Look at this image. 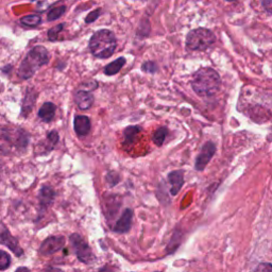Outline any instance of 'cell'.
Returning <instances> with one entry per match:
<instances>
[{
  "label": "cell",
  "mask_w": 272,
  "mask_h": 272,
  "mask_svg": "<svg viewBox=\"0 0 272 272\" xmlns=\"http://www.w3.org/2000/svg\"><path fill=\"white\" fill-rule=\"evenodd\" d=\"M221 85L219 75L213 68H200L193 77L192 86L195 93L201 97H211L218 92Z\"/></svg>",
  "instance_id": "6da1fadb"
},
{
  "label": "cell",
  "mask_w": 272,
  "mask_h": 272,
  "mask_svg": "<svg viewBox=\"0 0 272 272\" xmlns=\"http://www.w3.org/2000/svg\"><path fill=\"white\" fill-rule=\"evenodd\" d=\"M116 38L112 31L102 29L95 32L89 40V49L93 56L99 59H107L114 53Z\"/></svg>",
  "instance_id": "7a4b0ae2"
},
{
  "label": "cell",
  "mask_w": 272,
  "mask_h": 272,
  "mask_svg": "<svg viewBox=\"0 0 272 272\" xmlns=\"http://www.w3.org/2000/svg\"><path fill=\"white\" fill-rule=\"evenodd\" d=\"M48 62V50L44 46H35L28 52L25 60L22 62L20 69H18V76L24 80L30 79L35 74L38 68L43 65H46Z\"/></svg>",
  "instance_id": "3957f363"
},
{
  "label": "cell",
  "mask_w": 272,
  "mask_h": 272,
  "mask_svg": "<svg viewBox=\"0 0 272 272\" xmlns=\"http://www.w3.org/2000/svg\"><path fill=\"white\" fill-rule=\"evenodd\" d=\"M29 143V136L23 129H12L0 125V150L4 153H11L12 149H26Z\"/></svg>",
  "instance_id": "277c9868"
},
{
  "label": "cell",
  "mask_w": 272,
  "mask_h": 272,
  "mask_svg": "<svg viewBox=\"0 0 272 272\" xmlns=\"http://www.w3.org/2000/svg\"><path fill=\"white\" fill-rule=\"evenodd\" d=\"M216 42L215 34L205 28H197L192 30L186 38V46L189 50L204 51L212 47Z\"/></svg>",
  "instance_id": "5b68a950"
},
{
  "label": "cell",
  "mask_w": 272,
  "mask_h": 272,
  "mask_svg": "<svg viewBox=\"0 0 272 272\" xmlns=\"http://www.w3.org/2000/svg\"><path fill=\"white\" fill-rule=\"evenodd\" d=\"M69 240L71 247L75 250L78 259L81 262H83V264H89V262L93 261L94 259L93 251L81 235L77 233L71 234Z\"/></svg>",
  "instance_id": "8992f818"
},
{
  "label": "cell",
  "mask_w": 272,
  "mask_h": 272,
  "mask_svg": "<svg viewBox=\"0 0 272 272\" xmlns=\"http://www.w3.org/2000/svg\"><path fill=\"white\" fill-rule=\"evenodd\" d=\"M65 246L64 236H50L45 239L39 249V253L43 256H49L57 253Z\"/></svg>",
  "instance_id": "52a82bcc"
},
{
  "label": "cell",
  "mask_w": 272,
  "mask_h": 272,
  "mask_svg": "<svg viewBox=\"0 0 272 272\" xmlns=\"http://www.w3.org/2000/svg\"><path fill=\"white\" fill-rule=\"evenodd\" d=\"M216 153V146L213 142H207L204 144L200 153L198 154V157L195 162V168L198 171H203L205 167L207 166L208 163L211 162L213 157Z\"/></svg>",
  "instance_id": "ba28073f"
},
{
  "label": "cell",
  "mask_w": 272,
  "mask_h": 272,
  "mask_svg": "<svg viewBox=\"0 0 272 272\" xmlns=\"http://www.w3.org/2000/svg\"><path fill=\"white\" fill-rule=\"evenodd\" d=\"M0 243L5 244L7 248L13 251V253L17 257H20L24 254V251L20 246V243H18V240L14 236H12L11 233L9 232L6 226H2V228H0Z\"/></svg>",
  "instance_id": "9c48e42d"
},
{
  "label": "cell",
  "mask_w": 272,
  "mask_h": 272,
  "mask_svg": "<svg viewBox=\"0 0 272 272\" xmlns=\"http://www.w3.org/2000/svg\"><path fill=\"white\" fill-rule=\"evenodd\" d=\"M133 215L134 213L131 208H125L120 218L115 223L113 231L118 234L128 233L131 230V226H132Z\"/></svg>",
  "instance_id": "30bf717a"
},
{
  "label": "cell",
  "mask_w": 272,
  "mask_h": 272,
  "mask_svg": "<svg viewBox=\"0 0 272 272\" xmlns=\"http://www.w3.org/2000/svg\"><path fill=\"white\" fill-rule=\"evenodd\" d=\"M168 181L171 185L170 194L172 196H177L181 188L184 185V171L183 170L171 171L168 175Z\"/></svg>",
  "instance_id": "8fae6325"
},
{
  "label": "cell",
  "mask_w": 272,
  "mask_h": 272,
  "mask_svg": "<svg viewBox=\"0 0 272 272\" xmlns=\"http://www.w3.org/2000/svg\"><path fill=\"white\" fill-rule=\"evenodd\" d=\"M39 203L41 211H46L53 203L56 198V192L50 186H43L39 192Z\"/></svg>",
  "instance_id": "7c38bea8"
},
{
  "label": "cell",
  "mask_w": 272,
  "mask_h": 272,
  "mask_svg": "<svg viewBox=\"0 0 272 272\" xmlns=\"http://www.w3.org/2000/svg\"><path fill=\"white\" fill-rule=\"evenodd\" d=\"M75 101L80 110L85 111L92 107L94 103V96L89 92V90L81 89L76 93Z\"/></svg>",
  "instance_id": "4fadbf2b"
},
{
  "label": "cell",
  "mask_w": 272,
  "mask_h": 272,
  "mask_svg": "<svg viewBox=\"0 0 272 272\" xmlns=\"http://www.w3.org/2000/svg\"><path fill=\"white\" fill-rule=\"evenodd\" d=\"M90 119L87 116H76L74 120V129L77 135L85 136L90 131Z\"/></svg>",
  "instance_id": "5bb4252c"
},
{
  "label": "cell",
  "mask_w": 272,
  "mask_h": 272,
  "mask_svg": "<svg viewBox=\"0 0 272 272\" xmlns=\"http://www.w3.org/2000/svg\"><path fill=\"white\" fill-rule=\"evenodd\" d=\"M36 97H38V93L34 92L33 89H28L27 90V94L24 98V101H23V106H22V115L23 117H26L29 115V113H31L32 108L35 104V101H36Z\"/></svg>",
  "instance_id": "9a60e30c"
},
{
  "label": "cell",
  "mask_w": 272,
  "mask_h": 272,
  "mask_svg": "<svg viewBox=\"0 0 272 272\" xmlns=\"http://www.w3.org/2000/svg\"><path fill=\"white\" fill-rule=\"evenodd\" d=\"M57 107L52 102H45L38 113L40 118L45 122H50L54 119Z\"/></svg>",
  "instance_id": "2e32d148"
},
{
  "label": "cell",
  "mask_w": 272,
  "mask_h": 272,
  "mask_svg": "<svg viewBox=\"0 0 272 272\" xmlns=\"http://www.w3.org/2000/svg\"><path fill=\"white\" fill-rule=\"evenodd\" d=\"M142 129L139 125H130L123 130V145L124 146H132L138 139Z\"/></svg>",
  "instance_id": "e0dca14e"
},
{
  "label": "cell",
  "mask_w": 272,
  "mask_h": 272,
  "mask_svg": "<svg viewBox=\"0 0 272 272\" xmlns=\"http://www.w3.org/2000/svg\"><path fill=\"white\" fill-rule=\"evenodd\" d=\"M125 59L124 58H118L117 60H115L114 62L110 63V64L106 65L104 68V74L106 76H114L116 74H118L120 71V69L123 67V65L125 64Z\"/></svg>",
  "instance_id": "ac0fdd59"
},
{
  "label": "cell",
  "mask_w": 272,
  "mask_h": 272,
  "mask_svg": "<svg viewBox=\"0 0 272 272\" xmlns=\"http://www.w3.org/2000/svg\"><path fill=\"white\" fill-rule=\"evenodd\" d=\"M46 144L43 146V153L42 154H46V153H49L50 151H52L54 149V147H56V145L58 144L59 142V133L53 130V131H50L48 134H47V140H46Z\"/></svg>",
  "instance_id": "d6986e66"
},
{
  "label": "cell",
  "mask_w": 272,
  "mask_h": 272,
  "mask_svg": "<svg viewBox=\"0 0 272 272\" xmlns=\"http://www.w3.org/2000/svg\"><path fill=\"white\" fill-rule=\"evenodd\" d=\"M167 134H168V129L166 128V126H161V128H159L156 132H154L152 136L153 143L156 144L158 147H161L162 145L164 144Z\"/></svg>",
  "instance_id": "ffe728a7"
},
{
  "label": "cell",
  "mask_w": 272,
  "mask_h": 272,
  "mask_svg": "<svg viewBox=\"0 0 272 272\" xmlns=\"http://www.w3.org/2000/svg\"><path fill=\"white\" fill-rule=\"evenodd\" d=\"M32 2L35 4L36 10H38L39 12H45V11H47L49 8H51L53 5L59 3L60 0H32Z\"/></svg>",
  "instance_id": "44dd1931"
},
{
  "label": "cell",
  "mask_w": 272,
  "mask_h": 272,
  "mask_svg": "<svg viewBox=\"0 0 272 272\" xmlns=\"http://www.w3.org/2000/svg\"><path fill=\"white\" fill-rule=\"evenodd\" d=\"M21 23L25 26H28V27H35V26H39L42 23V18L40 15L32 14V15L23 17L21 20Z\"/></svg>",
  "instance_id": "7402d4cb"
},
{
  "label": "cell",
  "mask_w": 272,
  "mask_h": 272,
  "mask_svg": "<svg viewBox=\"0 0 272 272\" xmlns=\"http://www.w3.org/2000/svg\"><path fill=\"white\" fill-rule=\"evenodd\" d=\"M65 12H66V7H65V6L54 8V9H52V10L49 11L47 21H48V22H53V21H56V20H59V18H60L63 14H64Z\"/></svg>",
  "instance_id": "603a6c76"
},
{
  "label": "cell",
  "mask_w": 272,
  "mask_h": 272,
  "mask_svg": "<svg viewBox=\"0 0 272 272\" xmlns=\"http://www.w3.org/2000/svg\"><path fill=\"white\" fill-rule=\"evenodd\" d=\"M180 243H181V233L175 232L174 235H172V237H171L168 247H167L168 253H174L178 249V247L180 246Z\"/></svg>",
  "instance_id": "cb8c5ba5"
},
{
  "label": "cell",
  "mask_w": 272,
  "mask_h": 272,
  "mask_svg": "<svg viewBox=\"0 0 272 272\" xmlns=\"http://www.w3.org/2000/svg\"><path fill=\"white\" fill-rule=\"evenodd\" d=\"M11 265V256L6 251L0 250V270H6Z\"/></svg>",
  "instance_id": "d4e9b609"
},
{
  "label": "cell",
  "mask_w": 272,
  "mask_h": 272,
  "mask_svg": "<svg viewBox=\"0 0 272 272\" xmlns=\"http://www.w3.org/2000/svg\"><path fill=\"white\" fill-rule=\"evenodd\" d=\"M105 179H106V182H107V184H108V186H110V187L116 186L117 184L119 183V181H120L119 175L117 174V172H115V171H108Z\"/></svg>",
  "instance_id": "484cf974"
},
{
  "label": "cell",
  "mask_w": 272,
  "mask_h": 272,
  "mask_svg": "<svg viewBox=\"0 0 272 272\" xmlns=\"http://www.w3.org/2000/svg\"><path fill=\"white\" fill-rule=\"evenodd\" d=\"M64 26H65V24H60V25L54 27V28L50 29L48 31V39H49V41H51V42L57 41L58 40V36H59V33L63 29H64Z\"/></svg>",
  "instance_id": "4316f807"
},
{
  "label": "cell",
  "mask_w": 272,
  "mask_h": 272,
  "mask_svg": "<svg viewBox=\"0 0 272 272\" xmlns=\"http://www.w3.org/2000/svg\"><path fill=\"white\" fill-rule=\"evenodd\" d=\"M143 70L145 72H149V74H154V72H156L158 70V66H157V64L154 62L149 61V62L144 63Z\"/></svg>",
  "instance_id": "83f0119b"
},
{
  "label": "cell",
  "mask_w": 272,
  "mask_h": 272,
  "mask_svg": "<svg viewBox=\"0 0 272 272\" xmlns=\"http://www.w3.org/2000/svg\"><path fill=\"white\" fill-rule=\"evenodd\" d=\"M100 14H101V10H100V9H97V10H95V11H93V12H90V13L87 15V17H86L85 23L88 24V23H93V22H95Z\"/></svg>",
  "instance_id": "f1b7e54d"
},
{
  "label": "cell",
  "mask_w": 272,
  "mask_h": 272,
  "mask_svg": "<svg viewBox=\"0 0 272 272\" xmlns=\"http://www.w3.org/2000/svg\"><path fill=\"white\" fill-rule=\"evenodd\" d=\"M256 272H272V264L269 262H261L256 268Z\"/></svg>",
  "instance_id": "f546056e"
},
{
  "label": "cell",
  "mask_w": 272,
  "mask_h": 272,
  "mask_svg": "<svg viewBox=\"0 0 272 272\" xmlns=\"http://www.w3.org/2000/svg\"><path fill=\"white\" fill-rule=\"evenodd\" d=\"M261 4L265 10L272 15V0H262Z\"/></svg>",
  "instance_id": "4dcf8cb0"
},
{
  "label": "cell",
  "mask_w": 272,
  "mask_h": 272,
  "mask_svg": "<svg viewBox=\"0 0 272 272\" xmlns=\"http://www.w3.org/2000/svg\"><path fill=\"white\" fill-rule=\"evenodd\" d=\"M98 272H114V269H113V267H111V266L105 265V266H103L100 270H99Z\"/></svg>",
  "instance_id": "1f68e13d"
},
{
  "label": "cell",
  "mask_w": 272,
  "mask_h": 272,
  "mask_svg": "<svg viewBox=\"0 0 272 272\" xmlns=\"http://www.w3.org/2000/svg\"><path fill=\"white\" fill-rule=\"evenodd\" d=\"M45 272H64L63 270H61L60 268H56V267H48Z\"/></svg>",
  "instance_id": "d6a6232c"
},
{
  "label": "cell",
  "mask_w": 272,
  "mask_h": 272,
  "mask_svg": "<svg viewBox=\"0 0 272 272\" xmlns=\"http://www.w3.org/2000/svg\"><path fill=\"white\" fill-rule=\"evenodd\" d=\"M15 272H30V270L27 267H18Z\"/></svg>",
  "instance_id": "836d02e7"
},
{
  "label": "cell",
  "mask_w": 272,
  "mask_h": 272,
  "mask_svg": "<svg viewBox=\"0 0 272 272\" xmlns=\"http://www.w3.org/2000/svg\"><path fill=\"white\" fill-rule=\"evenodd\" d=\"M225 2H230V3H232V2H236V0H225Z\"/></svg>",
  "instance_id": "e575fe53"
},
{
  "label": "cell",
  "mask_w": 272,
  "mask_h": 272,
  "mask_svg": "<svg viewBox=\"0 0 272 272\" xmlns=\"http://www.w3.org/2000/svg\"><path fill=\"white\" fill-rule=\"evenodd\" d=\"M157 272H159V271H157Z\"/></svg>",
  "instance_id": "d590c367"
}]
</instances>
